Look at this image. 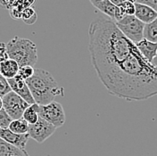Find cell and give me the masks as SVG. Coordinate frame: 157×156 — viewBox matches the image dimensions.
Listing matches in <instances>:
<instances>
[{"instance_id": "1", "label": "cell", "mask_w": 157, "mask_h": 156, "mask_svg": "<svg viewBox=\"0 0 157 156\" xmlns=\"http://www.w3.org/2000/svg\"><path fill=\"white\" fill-rule=\"evenodd\" d=\"M88 38L92 66L110 94L128 101L156 96L157 68L121 32L115 21L93 20Z\"/></svg>"}, {"instance_id": "2", "label": "cell", "mask_w": 157, "mask_h": 156, "mask_svg": "<svg viewBox=\"0 0 157 156\" xmlns=\"http://www.w3.org/2000/svg\"><path fill=\"white\" fill-rule=\"evenodd\" d=\"M27 84L35 102L40 106L55 101L56 96H64L63 88L59 85L49 72L44 69H35L33 76L27 80Z\"/></svg>"}, {"instance_id": "3", "label": "cell", "mask_w": 157, "mask_h": 156, "mask_svg": "<svg viewBox=\"0 0 157 156\" xmlns=\"http://www.w3.org/2000/svg\"><path fill=\"white\" fill-rule=\"evenodd\" d=\"M7 54L10 59L15 60L22 67H34L38 61L37 45L29 39L15 36L6 44Z\"/></svg>"}, {"instance_id": "4", "label": "cell", "mask_w": 157, "mask_h": 156, "mask_svg": "<svg viewBox=\"0 0 157 156\" xmlns=\"http://www.w3.org/2000/svg\"><path fill=\"white\" fill-rule=\"evenodd\" d=\"M118 28L135 44L144 39L145 23L138 20L135 15H126L124 18L116 22Z\"/></svg>"}, {"instance_id": "5", "label": "cell", "mask_w": 157, "mask_h": 156, "mask_svg": "<svg viewBox=\"0 0 157 156\" xmlns=\"http://www.w3.org/2000/svg\"><path fill=\"white\" fill-rule=\"evenodd\" d=\"M2 108L10 115L13 120L22 118L25 110L29 107V104L14 92H11L6 96L1 98Z\"/></svg>"}, {"instance_id": "6", "label": "cell", "mask_w": 157, "mask_h": 156, "mask_svg": "<svg viewBox=\"0 0 157 156\" xmlns=\"http://www.w3.org/2000/svg\"><path fill=\"white\" fill-rule=\"evenodd\" d=\"M39 117L54 125L55 127H62L65 123V113L61 103L53 101L48 105H39Z\"/></svg>"}, {"instance_id": "7", "label": "cell", "mask_w": 157, "mask_h": 156, "mask_svg": "<svg viewBox=\"0 0 157 156\" xmlns=\"http://www.w3.org/2000/svg\"><path fill=\"white\" fill-rule=\"evenodd\" d=\"M56 130V127L50 124L42 117H39V121L36 124L29 125V134L30 138L38 142L39 144L44 143L48 137H50Z\"/></svg>"}, {"instance_id": "8", "label": "cell", "mask_w": 157, "mask_h": 156, "mask_svg": "<svg viewBox=\"0 0 157 156\" xmlns=\"http://www.w3.org/2000/svg\"><path fill=\"white\" fill-rule=\"evenodd\" d=\"M7 81L12 88V91L17 93L24 101H26L29 105L36 103L26 80L22 79L20 76L17 75L15 77L7 79Z\"/></svg>"}, {"instance_id": "9", "label": "cell", "mask_w": 157, "mask_h": 156, "mask_svg": "<svg viewBox=\"0 0 157 156\" xmlns=\"http://www.w3.org/2000/svg\"><path fill=\"white\" fill-rule=\"evenodd\" d=\"M0 138L13 146L25 150V147L30 138V136L29 133L16 134L11 131L9 128H6V129H0Z\"/></svg>"}, {"instance_id": "10", "label": "cell", "mask_w": 157, "mask_h": 156, "mask_svg": "<svg viewBox=\"0 0 157 156\" xmlns=\"http://www.w3.org/2000/svg\"><path fill=\"white\" fill-rule=\"evenodd\" d=\"M135 6H136L135 16L141 22H143L145 24L150 23L157 19V12L152 7L137 2H135Z\"/></svg>"}, {"instance_id": "11", "label": "cell", "mask_w": 157, "mask_h": 156, "mask_svg": "<svg viewBox=\"0 0 157 156\" xmlns=\"http://www.w3.org/2000/svg\"><path fill=\"white\" fill-rule=\"evenodd\" d=\"M136 45L139 51L142 53V55L148 61L152 62L157 54V42H152L146 39H143Z\"/></svg>"}, {"instance_id": "12", "label": "cell", "mask_w": 157, "mask_h": 156, "mask_svg": "<svg viewBox=\"0 0 157 156\" xmlns=\"http://www.w3.org/2000/svg\"><path fill=\"white\" fill-rule=\"evenodd\" d=\"M20 70L19 64L13 59H7L0 63V73L1 76L6 79L15 77Z\"/></svg>"}, {"instance_id": "13", "label": "cell", "mask_w": 157, "mask_h": 156, "mask_svg": "<svg viewBox=\"0 0 157 156\" xmlns=\"http://www.w3.org/2000/svg\"><path fill=\"white\" fill-rule=\"evenodd\" d=\"M36 0H17L12 9L9 10L11 17L14 20L21 19L23 11L29 7H32Z\"/></svg>"}, {"instance_id": "14", "label": "cell", "mask_w": 157, "mask_h": 156, "mask_svg": "<svg viewBox=\"0 0 157 156\" xmlns=\"http://www.w3.org/2000/svg\"><path fill=\"white\" fill-rule=\"evenodd\" d=\"M29 156V154L22 149L13 146L6 143L5 140L0 139V156Z\"/></svg>"}, {"instance_id": "15", "label": "cell", "mask_w": 157, "mask_h": 156, "mask_svg": "<svg viewBox=\"0 0 157 156\" xmlns=\"http://www.w3.org/2000/svg\"><path fill=\"white\" fill-rule=\"evenodd\" d=\"M95 7L105 15H107L108 17H110V19L115 21V13L117 6L113 5L110 0H104L97 6H95Z\"/></svg>"}, {"instance_id": "16", "label": "cell", "mask_w": 157, "mask_h": 156, "mask_svg": "<svg viewBox=\"0 0 157 156\" xmlns=\"http://www.w3.org/2000/svg\"><path fill=\"white\" fill-rule=\"evenodd\" d=\"M39 105L37 103H34L32 105H29V107L25 110L23 114V118L29 123V125L36 124L39 119Z\"/></svg>"}, {"instance_id": "17", "label": "cell", "mask_w": 157, "mask_h": 156, "mask_svg": "<svg viewBox=\"0 0 157 156\" xmlns=\"http://www.w3.org/2000/svg\"><path fill=\"white\" fill-rule=\"evenodd\" d=\"M29 124L22 117L20 119L13 120L10 125L9 129L16 134H28Z\"/></svg>"}, {"instance_id": "18", "label": "cell", "mask_w": 157, "mask_h": 156, "mask_svg": "<svg viewBox=\"0 0 157 156\" xmlns=\"http://www.w3.org/2000/svg\"><path fill=\"white\" fill-rule=\"evenodd\" d=\"M144 39L152 42H157V19L145 25Z\"/></svg>"}, {"instance_id": "19", "label": "cell", "mask_w": 157, "mask_h": 156, "mask_svg": "<svg viewBox=\"0 0 157 156\" xmlns=\"http://www.w3.org/2000/svg\"><path fill=\"white\" fill-rule=\"evenodd\" d=\"M21 20L28 25H32L36 23L38 20V14L36 11L34 10L33 7H29L25 9L22 13V17Z\"/></svg>"}, {"instance_id": "20", "label": "cell", "mask_w": 157, "mask_h": 156, "mask_svg": "<svg viewBox=\"0 0 157 156\" xmlns=\"http://www.w3.org/2000/svg\"><path fill=\"white\" fill-rule=\"evenodd\" d=\"M13 120V119L10 117L9 114L5 110V109L1 108V109H0V127H1V129L9 128Z\"/></svg>"}, {"instance_id": "21", "label": "cell", "mask_w": 157, "mask_h": 156, "mask_svg": "<svg viewBox=\"0 0 157 156\" xmlns=\"http://www.w3.org/2000/svg\"><path fill=\"white\" fill-rule=\"evenodd\" d=\"M12 92V88L10 86L7 79L4 77L3 76H0V96L3 98L7 93Z\"/></svg>"}, {"instance_id": "22", "label": "cell", "mask_w": 157, "mask_h": 156, "mask_svg": "<svg viewBox=\"0 0 157 156\" xmlns=\"http://www.w3.org/2000/svg\"><path fill=\"white\" fill-rule=\"evenodd\" d=\"M35 73V69L33 67H30V66H27V67H22V68H20L19 73H18V76H20L24 80H28L29 78H31L33 76Z\"/></svg>"}, {"instance_id": "23", "label": "cell", "mask_w": 157, "mask_h": 156, "mask_svg": "<svg viewBox=\"0 0 157 156\" xmlns=\"http://www.w3.org/2000/svg\"><path fill=\"white\" fill-rule=\"evenodd\" d=\"M137 3L147 5L157 12V0H136Z\"/></svg>"}, {"instance_id": "24", "label": "cell", "mask_w": 157, "mask_h": 156, "mask_svg": "<svg viewBox=\"0 0 157 156\" xmlns=\"http://www.w3.org/2000/svg\"><path fill=\"white\" fill-rule=\"evenodd\" d=\"M9 59L8 54H7V49H6V44L1 43V53H0V61L3 62L5 60Z\"/></svg>"}, {"instance_id": "25", "label": "cell", "mask_w": 157, "mask_h": 156, "mask_svg": "<svg viewBox=\"0 0 157 156\" xmlns=\"http://www.w3.org/2000/svg\"><path fill=\"white\" fill-rule=\"evenodd\" d=\"M1 5L9 11L10 9H12L13 7V6L15 5V3L17 2V0H0Z\"/></svg>"}, {"instance_id": "26", "label": "cell", "mask_w": 157, "mask_h": 156, "mask_svg": "<svg viewBox=\"0 0 157 156\" xmlns=\"http://www.w3.org/2000/svg\"><path fill=\"white\" fill-rule=\"evenodd\" d=\"M113 5H115L116 6H121L123 2H125V0H110Z\"/></svg>"}, {"instance_id": "27", "label": "cell", "mask_w": 157, "mask_h": 156, "mask_svg": "<svg viewBox=\"0 0 157 156\" xmlns=\"http://www.w3.org/2000/svg\"><path fill=\"white\" fill-rule=\"evenodd\" d=\"M102 1H104V0H90V3L95 6H97L98 4H99V3L102 2Z\"/></svg>"}, {"instance_id": "28", "label": "cell", "mask_w": 157, "mask_h": 156, "mask_svg": "<svg viewBox=\"0 0 157 156\" xmlns=\"http://www.w3.org/2000/svg\"><path fill=\"white\" fill-rule=\"evenodd\" d=\"M151 63L153 64V66H155V68H157V54H156V56L155 57V59H153V61H152Z\"/></svg>"}, {"instance_id": "29", "label": "cell", "mask_w": 157, "mask_h": 156, "mask_svg": "<svg viewBox=\"0 0 157 156\" xmlns=\"http://www.w3.org/2000/svg\"><path fill=\"white\" fill-rule=\"evenodd\" d=\"M125 1H128V0H125ZM130 1H133V2H136V0H130Z\"/></svg>"}, {"instance_id": "30", "label": "cell", "mask_w": 157, "mask_h": 156, "mask_svg": "<svg viewBox=\"0 0 157 156\" xmlns=\"http://www.w3.org/2000/svg\"><path fill=\"white\" fill-rule=\"evenodd\" d=\"M8 156H14V155H8Z\"/></svg>"}]
</instances>
